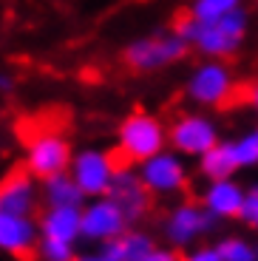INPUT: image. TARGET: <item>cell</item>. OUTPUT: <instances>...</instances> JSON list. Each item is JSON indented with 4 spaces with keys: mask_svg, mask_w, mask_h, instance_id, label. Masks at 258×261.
<instances>
[{
    "mask_svg": "<svg viewBox=\"0 0 258 261\" xmlns=\"http://www.w3.org/2000/svg\"><path fill=\"white\" fill-rule=\"evenodd\" d=\"M250 102L258 108V85H255V88H250Z\"/></svg>",
    "mask_w": 258,
    "mask_h": 261,
    "instance_id": "27",
    "label": "cell"
},
{
    "mask_svg": "<svg viewBox=\"0 0 258 261\" xmlns=\"http://www.w3.org/2000/svg\"><path fill=\"white\" fill-rule=\"evenodd\" d=\"M40 224L34 216H20L0 210V253L12 258H26L37 253Z\"/></svg>",
    "mask_w": 258,
    "mask_h": 261,
    "instance_id": "10",
    "label": "cell"
},
{
    "mask_svg": "<svg viewBox=\"0 0 258 261\" xmlns=\"http://www.w3.org/2000/svg\"><path fill=\"white\" fill-rule=\"evenodd\" d=\"M233 159L239 168H252L258 165V130H250L244 137H239L236 142H230Z\"/></svg>",
    "mask_w": 258,
    "mask_h": 261,
    "instance_id": "20",
    "label": "cell"
},
{
    "mask_svg": "<svg viewBox=\"0 0 258 261\" xmlns=\"http://www.w3.org/2000/svg\"><path fill=\"white\" fill-rule=\"evenodd\" d=\"M37 258L40 261H77L80 255H77V244L54 242V239H40Z\"/></svg>",
    "mask_w": 258,
    "mask_h": 261,
    "instance_id": "21",
    "label": "cell"
},
{
    "mask_svg": "<svg viewBox=\"0 0 258 261\" xmlns=\"http://www.w3.org/2000/svg\"><path fill=\"white\" fill-rule=\"evenodd\" d=\"M128 227H131V222L125 219V213L111 202L108 196L88 199L83 204V239L85 242L102 247V244L119 239Z\"/></svg>",
    "mask_w": 258,
    "mask_h": 261,
    "instance_id": "6",
    "label": "cell"
},
{
    "mask_svg": "<svg viewBox=\"0 0 258 261\" xmlns=\"http://www.w3.org/2000/svg\"><path fill=\"white\" fill-rule=\"evenodd\" d=\"M37 202H40V188L32 173H12L0 182V210L34 216Z\"/></svg>",
    "mask_w": 258,
    "mask_h": 261,
    "instance_id": "14",
    "label": "cell"
},
{
    "mask_svg": "<svg viewBox=\"0 0 258 261\" xmlns=\"http://www.w3.org/2000/svg\"><path fill=\"white\" fill-rule=\"evenodd\" d=\"M153 247H156L153 239H150L145 230H131L128 227L119 239L102 244L99 250H102L105 255H111V258H116V261H145Z\"/></svg>",
    "mask_w": 258,
    "mask_h": 261,
    "instance_id": "17",
    "label": "cell"
},
{
    "mask_svg": "<svg viewBox=\"0 0 258 261\" xmlns=\"http://www.w3.org/2000/svg\"><path fill=\"white\" fill-rule=\"evenodd\" d=\"M168 142L182 156H204L210 148L219 145V130H216V125L210 119L190 114V117H182L170 125Z\"/></svg>",
    "mask_w": 258,
    "mask_h": 261,
    "instance_id": "9",
    "label": "cell"
},
{
    "mask_svg": "<svg viewBox=\"0 0 258 261\" xmlns=\"http://www.w3.org/2000/svg\"><path fill=\"white\" fill-rule=\"evenodd\" d=\"M139 176H142L145 188H148L153 196L179 193V190L187 185L185 162H182L176 153H170V150H162V153H156V156L148 159V162L139 165Z\"/></svg>",
    "mask_w": 258,
    "mask_h": 261,
    "instance_id": "11",
    "label": "cell"
},
{
    "mask_svg": "<svg viewBox=\"0 0 258 261\" xmlns=\"http://www.w3.org/2000/svg\"><path fill=\"white\" fill-rule=\"evenodd\" d=\"M199 170L207 182H219V179H233V173L239 170L236 159H233L230 142H219L210 148L204 156H199Z\"/></svg>",
    "mask_w": 258,
    "mask_h": 261,
    "instance_id": "18",
    "label": "cell"
},
{
    "mask_svg": "<svg viewBox=\"0 0 258 261\" xmlns=\"http://www.w3.org/2000/svg\"><path fill=\"white\" fill-rule=\"evenodd\" d=\"M182 261H221V255H219L216 247H196V250H190Z\"/></svg>",
    "mask_w": 258,
    "mask_h": 261,
    "instance_id": "24",
    "label": "cell"
},
{
    "mask_svg": "<svg viewBox=\"0 0 258 261\" xmlns=\"http://www.w3.org/2000/svg\"><path fill=\"white\" fill-rule=\"evenodd\" d=\"M221 261H258V247L241 236H227L216 244Z\"/></svg>",
    "mask_w": 258,
    "mask_h": 261,
    "instance_id": "19",
    "label": "cell"
},
{
    "mask_svg": "<svg viewBox=\"0 0 258 261\" xmlns=\"http://www.w3.org/2000/svg\"><path fill=\"white\" fill-rule=\"evenodd\" d=\"M116 168H119V165H116L111 150L85 148V150H80V153H74L68 173H71L74 182L80 185L85 199H99V196H108V188H111V182H114Z\"/></svg>",
    "mask_w": 258,
    "mask_h": 261,
    "instance_id": "4",
    "label": "cell"
},
{
    "mask_svg": "<svg viewBox=\"0 0 258 261\" xmlns=\"http://www.w3.org/2000/svg\"><path fill=\"white\" fill-rule=\"evenodd\" d=\"M77 261H116V258H111V255H105L102 250H97V253H85V255H80Z\"/></svg>",
    "mask_w": 258,
    "mask_h": 261,
    "instance_id": "26",
    "label": "cell"
},
{
    "mask_svg": "<svg viewBox=\"0 0 258 261\" xmlns=\"http://www.w3.org/2000/svg\"><path fill=\"white\" fill-rule=\"evenodd\" d=\"M236 3H239V0H199L193 12L199 14L201 20H216V17H221V14L233 12Z\"/></svg>",
    "mask_w": 258,
    "mask_h": 261,
    "instance_id": "22",
    "label": "cell"
},
{
    "mask_svg": "<svg viewBox=\"0 0 258 261\" xmlns=\"http://www.w3.org/2000/svg\"><path fill=\"white\" fill-rule=\"evenodd\" d=\"M187 54V40L179 34H156V37L139 40L134 46L122 51V63L128 71L142 74V71H156L162 65H170Z\"/></svg>",
    "mask_w": 258,
    "mask_h": 261,
    "instance_id": "3",
    "label": "cell"
},
{
    "mask_svg": "<svg viewBox=\"0 0 258 261\" xmlns=\"http://www.w3.org/2000/svg\"><path fill=\"white\" fill-rule=\"evenodd\" d=\"M244 193L236 179H219V182H210L201 193V204H204L216 219H239L241 204H244Z\"/></svg>",
    "mask_w": 258,
    "mask_h": 261,
    "instance_id": "15",
    "label": "cell"
},
{
    "mask_svg": "<svg viewBox=\"0 0 258 261\" xmlns=\"http://www.w3.org/2000/svg\"><path fill=\"white\" fill-rule=\"evenodd\" d=\"M187 94L201 105H219V108H224V105H230L233 94H236V83L230 80V74L221 65L210 63L193 74V80L187 85Z\"/></svg>",
    "mask_w": 258,
    "mask_h": 261,
    "instance_id": "12",
    "label": "cell"
},
{
    "mask_svg": "<svg viewBox=\"0 0 258 261\" xmlns=\"http://www.w3.org/2000/svg\"><path fill=\"white\" fill-rule=\"evenodd\" d=\"M165 142H168V134H165L159 119L145 114V111H136V114H131V117H125L122 125H119V145H116V153L125 159V165H131V162L142 165V162H148L150 156L162 153V150H165Z\"/></svg>",
    "mask_w": 258,
    "mask_h": 261,
    "instance_id": "1",
    "label": "cell"
},
{
    "mask_svg": "<svg viewBox=\"0 0 258 261\" xmlns=\"http://www.w3.org/2000/svg\"><path fill=\"white\" fill-rule=\"evenodd\" d=\"M37 224L40 239L77 244L83 239V207H45Z\"/></svg>",
    "mask_w": 258,
    "mask_h": 261,
    "instance_id": "13",
    "label": "cell"
},
{
    "mask_svg": "<svg viewBox=\"0 0 258 261\" xmlns=\"http://www.w3.org/2000/svg\"><path fill=\"white\" fill-rule=\"evenodd\" d=\"M241 34H244V17L233 9V12L221 14V17H216V20H201L196 34H193V40L199 43V48L204 54L224 57V54L236 51V46L241 43Z\"/></svg>",
    "mask_w": 258,
    "mask_h": 261,
    "instance_id": "8",
    "label": "cell"
},
{
    "mask_svg": "<svg viewBox=\"0 0 258 261\" xmlns=\"http://www.w3.org/2000/svg\"><path fill=\"white\" fill-rule=\"evenodd\" d=\"M145 261H182L179 258V253H176V250H165V247H153L148 253V258Z\"/></svg>",
    "mask_w": 258,
    "mask_h": 261,
    "instance_id": "25",
    "label": "cell"
},
{
    "mask_svg": "<svg viewBox=\"0 0 258 261\" xmlns=\"http://www.w3.org/2000/svg\"><path fill=\"white\" fill-rule=\"evenodd\" d=\"M150 196L153 193L145 188L139 170H134L131 165H119V168H116L114 182H111V188H108V199L122 210L131 224H136L150 210Z\"/></svg>",
    "mask_w": 258,
    "mask_h": 261,
    "instance_id": "7",
    "label": "cell"
},
{
    "mask_svg": "<svg viewBox=\"0 0 258 261\" xmlns=\"http://www.w3.org/2000/svg\"><path fill=\"white\" fill-rule=\"evenodd\" d=\"M239 219L247 224V227H255V230H258V185L247 188V193H244V204H241Z\"/></svg>",
    "mask_w": 258,
    "mask_h": 261,
    "instance_id": "23",
    "label": "cell"
},
{
    "mask_svg": "<svg viewBox=\"0 0 258 261\" xmlns=\"http://www.w3.org/2000/svg\"><path fill=\"white\" fill-rule=\"evenodd\" d=\"M71 145L57 128H43L26 142V173L34 179H51L57 173H68L71 168Z\"/></svg>",
    "mask_w": 258,
    "mask_h": 261,
    "instance_id": "2",
    "label": "cell"
},
{
    "mask_svg": "<svg viewBox=\"0 0 258 261\" xmlns=\"http://www.w3.org/2000/svg\"><path fill=\"white\" fill-rule=\"evenodd\" d=\"M40 199H43L45 207H83L88 202L71 173H57L51 179H43L40 182Z\"/></svg>",
    "mask_w": 258,
    "mask_h": 261,
    "instance_id": "16",
    "label": "cell"
},
{
    "mask_svg": "<svg viewBox=\"0 0 258 261\" xmlns=\"http://www.w3.org/2000/svg\"><path fill=\"white\" fill-rule=\"evenodd\" d=\"M216 222L219 219L201 202H185L170 210L165 219V239L170 242V247H193L201 236L216 227Z\"/></svg>",
    "mask_w": 258,
    "mask_h": 261,
    "instance_id": "5",
    "label": "cell"
}]
</instances>
